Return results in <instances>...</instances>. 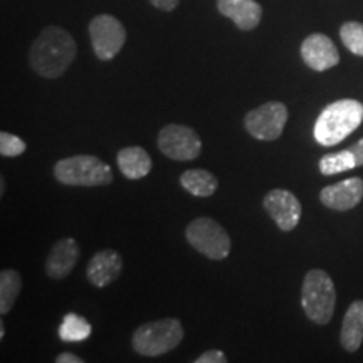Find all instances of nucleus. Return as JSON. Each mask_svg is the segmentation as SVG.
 Returning <instances> with one entry per match:
<instances>
[{
	"instance_id": "a211bd4d",
	"label": "nucleus",
	"mask_w": 363,
	"mask_h": 363,
	"mask_svg": "<svg viewBox=\"0 0 363 363\" xmlns=\"http://www.w3.org/2000/svg\"><path fill=\"white\" fill-rule=\"evenodd\" d=\"M180 184L194 197H211L219 187L217 177L212 172L203 169L184 172L180 177Z\"/></svg>"
},
{
	"instance_id": "7ed1b4c3",
	"label": "nucleus",
	"mask_w": 363,
	"mask_h": 363,
	"mask_svg": "<svg viewBox=\"0 0 363 363\" xmlns=\"http://www.w3.org/2000/svg\"><path fill=\"white\" fill-rule=\"evenodd\" d=\"M337 305V289L331 276L323 269L306 272L301 286V306L308 320L316 325H328Z\"/></svg>"
},
{
	"instance_id": "f3484780",
	"label": "nucleus",
	"mask_w": 363,
	"mask_h": 363,
	"mask_svg": "<svg viewBox=\"0 0 363 363\" xmlns=\"http://www.w3.org/2000/svg\"><path fill=\"white\" fill-rule=\"evenodd\" d=\"M118 169L130 180H140L152 172V157L142 147L121 148L116 155Z\"/></svg>"
},
{
	"instance_id": "ddd939ff",
	"label": "nucleus",
	"mask_w": 363,
	"mask_h": 363,
	"mask_svg": "<svg viewBox=\"0 0 363 363\" xmlns=\"http://www.w3.org/2000/svg\"><path fill=\"white\" fill-rule=\"evenodd\" d=\"M123 257L115 249H101L91 257L86 267V278L94 288H106L120 278Z\"/></svg>"
},
{
	"instance_id": "6ab92c4d",
	"label": "nucleus",
	"mask_w": 363,
	"mask_h": 363,
	"mask_svg": "<svg viewBox=\"0 0 363 363\" xmlns=\"http://www.w3.org/2000/svg\"><path fill=\"white\" fill-rule=\"evenodd\" d=\"M22 278L16 269H4L0 272V313L7 315L21 294Z\"/></svg>"
},
{
	"instance_id": "2eb2a0df",
	"label": "nucleus",
	"mask_w": 363,
	"mask_h": 363,
	"mask_svg": "<svg viewBox=\"0 0 363 363\" xmlns=\"http://www.w3.org/2000/svg\"><path fill=\"white\" fill-rule=\"evenodd\" d=\"M217 11L240 30L256 29L262 19V7L256 0H217Z\"/></svg>"
},
{
	"instance_id": "1a4fd4ad",
	"label": "nucleus",
	"mask_w": 363,
	"mask_h": 363,
	"mask_svg": "<svg viewBox=\"0 0 363 363\" xmlns=\"http://www.w3.org/2000/svg\"><path fill=\"white\" fill-rule=\"evenodd\" d=\"M89 38L99 61H110L125 45L126 30L116 17L101 13L89 22Z\"/></svg>"
},
{
	"instance_id": "f03ea898",
	"label": "nucleus",
	"mask_w": 363,
	"mask_h": 363,
	"mask_svg": "<svg viewBox=\"0 0 363 363\" xmlns=\"http://www.w3.org/2000/svg\"><path fill=\"white\" fill-rule=\"evenodd\" d=\"M363 121V104L357 99H338L316 118L313 135L321 147H333L350 136Z\"/></svg>"
},
{
	"instance_id": "412c9836",
	"label": "nucleus",
	"mask_w": 363,
	"mask_h": 363,
	"mask_svg": "<svg viewBox=\"0 0 363 363\" xmlns=\"http://www.w3.org/2000/svg\"><path fill=\"white\" fill-rule=\"evenodd\" d=\"M320 172L326 177L330 175H337V174H343V172L353 170L357 165V158L353 155V152L350 148L342 150V152L337 153H330V155H325L320 158Z\"/></svg>"
},
{
	"instance_id": "9b49d317",
	"label": "nucleus",
	"mask_w": 363,
	"mask_h": 363,
	"mask_svg": "<svg viewBox=\"0 0 363 363\" xmlns=\"http://www.w3.org/2000/svg\"><path fill=\"white\" fill-rule=\"evenodd\" d=\"M301 57L313 71L323 72L340 62V52L328 35L315 33L310 34L301 44Z\"/></svg>"
},
{
	"instance_id": "423d86ee",
	"label": "nucleus",
	"mask_w": 363,
	"mask_h": 363,
	"mask_svg": "<svg viewBox=\"0 0 363 363\" xmlns=\"http://www.w3.org/2000/svg\"><path fill=\"white\" fill-rule=\"evenodd\" d=\"M185 238L195 251L212 261H222L230 254V235L211 217H197L185 229Z\"/></svg>"
},
{
	"instance_id": "393cba45",
	"label": "nucleus",
	"mask_w": 363,
	"mask_h": 363,
	"mask_svg": "<svg viewBox=\"0 0 363 363\" xmlns=\"http://www.w3.org/2000/svg\"><path fill=\"white\" fill-rule=\"evenodd\" d=\"M180 0H150V4H152L153 7L160 9V11H165V12H170L174 11V9L179 6Z\"/></svg>"
},
{
	"instance_id": "20e7f679",
	"label": "nucleus",
	"mask_w": 363,
	"mask_h": 363,
	"mask_svg": "<svg viewBox=\"0 0 363 363\" xmlns=\"http://www.w3.org/2000/svg\"><path fill=\"white\" fill-rule=\"evenodd\" d=\"M54 177L69 187H101L113 182L111 167L94 155L62 158L54 165Z\"/></svg>"
},
{
	"instance_id": "aec40b11",
	"label": "nucleus",
	"mask_w": 363,
	"mask_h": 363,
	"mask_svg": "<svg viewBox=\"0 0 363 363\" xmlns=\"http://www.w3.org/2000/svg\"><path fill=\"white\" fill-rule=\"evenodd\" d=\"M91 337V325L83 316L67 313L59 326V338L66 343H79Z\"/></svg>"
},
{
	"instance_id": "9d476101",
	"label": "nucleus",
	"mask_w": 363,
	"mask_h": 363,
	"mask_svg": "<svg viewBox=\"0 0 363 363\" xmlns=\"http://www.w3.org/2000/svg\"><path fill=\"white\" fill-rule=\"evenodd\" d=\"M266 212L269 214L272 220L276 222V225L279 227L284 233H291L299 224L301 219V202L298 201V197L293 192L284 189H274L271 192L266 194L264 201H262Z\"/></svg>"
},
{
	"instance_id": "5701e85b",
	"label": "nucleus",
	"mask_w": 363,
	"mask_h": 363,
	"mask_svg": "<svg viewBox=\"0 0 363 363\" xmlns=\"http://www.w3.org/2000/svg\"><path fill=\"white\" fill-rule=\"evenodd\" d=\"M27 145L19 136L2 131L0 133V155L2 157H19L26 152Z\"/></svg>"
},
{
	"instance_id": "39448f33",
	"label": "nucleus",
	"mask_w": 363,
	"mask_h": 363,
	"mask_svg": "<svg viewBox=\"0 0 363 363\" xmlns=\"http://www.w3.org/2000/svg\"><path fill=\"white\" fill-rule=\"evenodd\" d=\"M184 340V328L177 318L150 321L135 330L131 347L138 355L162 357L179 347Z\"/></svg>"
},
{
	"instance_id": "c85d7f7f",
	"label": "nucleus",
	"mask_w": 363,
	"mask_h": 363,
	"mask_svg": "<svg viewBox=\"0 0 363 363\" xmlns=\"http://www.w3.org/2000/svg\"><path fill=\"white\" fill-rule=\"evenodd\" d=\"M4 335H6V328H4V323H0V338H4Z\"/></svg>"
},
{
	"instance_id": "dca6fc26",
	"label": "nucleus",
	"mask_w": 363,
	"mask_h": 363,
	"mask_svg": "<svg viewBox=\"0 0 363 363\" xmlns=\"http://www.w3.org/2000/svg\"><path fill=\"white\" fill-rule=\"evenodd\" d=\"M340 342L347 352H357L363 342V299H357L348 306L343 316Z\"/></svg>"
},
{
	"instance_id": "b1692460",
	"label": "nucleus",
	"mask_w": 363,
	"mask_h": 363,
	"mask_svg": "<svg viewBox=\"0 0 363 363\" xmlns=\"http://www.w3.org/2000/svg\"><path fill=\"white\" fill-rule=\"evenodd\" d=\"M227 358L224 355V352L220 350H208L206 353H202L201 357L195 360V363H225Z\"/></svg>"
},
{
	"instance_id": "4468645a",
	"label": "nucleus",
	"mask_w": 363,
	"mask_h": 363,
	"mask_svg": "<svg viewBox=\"0 0 363 363\" xmlns=\"http://www.w3.org/2000/svg\"><path fill=\"white\" fill-rule=\"evenodd\" d=\"M79 259V244L72 238H65L54 244L48 259H45V274L52 279H65L74 269Z\"/></svg>"
},
{
	"instance_id": "0eeeda50",
	"label": "nucleus",
	"mask_w": 363,
	"mask_h": 363,
	"mask_svg": "<svg viewBox=\"0 0 363 363\" xmlns=\"http://www.w3.org/2000/svg\"><path fill=\"white\" fill-rule=\"evenodd\" d=\"M289 111L284 103L269 101L254 108L244 118L247 133L261 142H274L283 135Z\"/></svg>"
},
{
	"instance_id": "bb28decb",
	"label": "nucleus",
	"mask_w": 363,
	"mask_h": 363,
	"mask_svg": "<svg viewBox=\"0 0 363 363\" xmlns=\"http://www.w3.org/2000/svg\"><path fill=\"white\" fill-rule=\"evenodd\" d=\"M56 362L57 363H83L84 360H83V358H79L78 355H74V353L65 352L56 358Z\"/></svg>"
},
{
	"instance_id": "4be33fe9",
	"label": "nucleus",
	"mask_w": 363,
	"mask_h": 363,
	"mask_svg": "<svg viewBox=\"0 0 363 363\" xmlns=\"http://www.w3.org/2000/svg\"><path fill=\"white\" fill-rule=\"evenodd\" d=\"M340 38H342V43L345 48L348 49L355 56L363 57V24L357 21L345 22V24L340 27Z\"/></svg>"
},
{
	"instance_id": "f8f14e48",
	"label": "nucleus",
	"mask_w": 363,
	"mask_h": 363,
	"mask_svg": "<svg viewBox=\"0 0 363 363\" xmlns=\"http://www.w3.org/2000/svg\"><path fill=\"white\" fill-rule=\"evenodd\" d=\"M363 199V180L358 177L328 185L320 192V201L331 211L347 212L355 208Z\"/></svg>"
},
{
	"instance_id": "f257e3e1",
	"label": "nucleus",
	"mask_w": 363,
	"mask_h": 363,
	"mask_svg": "<svg viewBox=\"0 0 363 363\" xmlns=\"http://www.w3.org/2000/svg\"><path fill=\"white\" fill-rule=\"evenodd\" d=\"M76 57V43L66 29L49 26L34 40L29 52L30 67L48 79L61 78Z\"/></svg>"
},
{
	"instance_id": "a878e982",
	"label": "nucleus",
	"mask_w": 363,
	"mask_h": 363,
	"mask_svg": "<svg viewBox=\"0 0 363 363\" xmlns=\"http://www.w3.org/2000/svg\"><path fill=\"white\" fill-rule=\"evenodd\" d=\"M350 150L353 152V155L357 158V165L363 167V138L358 140L355 145H352Z\"/></svg>"
},
{
	"instance_id": "6e6552de",
	"label": "nucleus",
	"mask_w": 363,
	"mask_h": 363,
	"mask_svg": "<svg viewBox=\"0 0 363 363\" xmlns=\"http://www.w3.org/2000/svg\"><path fill=\"white\" fill-rule=\"evenodd\" d=\"M157 145L163 155L179 162L195 160L202 152V140L197 131L177 123L163 126L158 133Z\"/></svg>"
},
{
	"instance_id": "cd10ccee",
	"label": "nucleus",
	"mask_w": 363,
	"mask_h": 363,
	"mask_svg": "<svg viewBox=\"0 0 363 363\" xmlns=\"http://www.w3.org/2000/svg\"><path fill=\"white\" fill-rule=\"evenodd\" d=\"M0 182H2V184H0V189H2V190H0V194L4 195V190H6V180H4V177L0 179Z\"/></svg>"
}]
</instances>
